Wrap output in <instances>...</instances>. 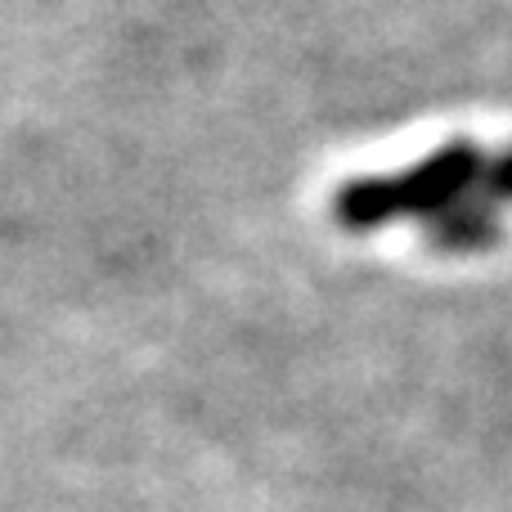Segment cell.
Instances as JSON below:
<instances>
[{
	"label": "cell",
	"instance_id": "cell-1",
	"mask_svg": "<svg viewBox=\"0 0 512 512\" xmlns=\"http://www.w3.org/2000/svg\"><path fill=\"white\" fill-rule=\"evenodd\" d=\"M481 176H486L481 149L468 140H454L445 149H436L432 158L400 171V176H364V180L342 185L333 194V221L355 234L405 221V216L436 221L441 212H450L463 198L477 194Z\"/></svg>",
	"mask_w": 512,
	"mask_h": 512
},
{
	"label": "cell",
	"instance_id": "cell-3",
	"mask_svg": "<svg viewBox=\"0 0 512 512\" xmlns=\"http://www.w3.org/2000/svg\"><path fill=\"white\" fill-rule=\"evenodd\" d=\"M481 194L490 203H512V149L486 162V176H481Z\"/></svg>",
	"mask_w": 512,
	"mask_h": 512
},
{
	"label": "cell",
	"instance_id": "cell-2",
	"mask_svg": "<svg viewBox=\"0 0 512 512\" xmlns=\"http://www.w3.org/2000/svg\"><path fill=\"white\" fill-rule=\"evenodd\" d=\"M427 239L445 252H481L499 243V216L495 203L486 194L481 198H463L459 207L441 212L436 221H427Z\"/></svg>",
	"mask_w": 512,
	"mask_h": 512
}]
</instances>
